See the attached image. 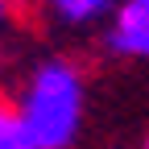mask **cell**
Returning <instances> with one entry per match:
<instances>
[{
  "instance_id": "obj_2",
  "label": "cell",
  "mask_w": 149,
  "mask_h": 149,
  "mask_svg": "<svg viewBox=\"0 0 149 149\" xmlns=\"http://www.w3.org/2000/svg\"><path fill=\"white\" fill-rule=\"evenodd\" d=\"M104 46L120 58H145L149 62V0H120L116 17L104 33Z\"/></svg>"
},
{
  "instance_id": "obj_1",
  "label": "cell",
  "mask_w": 149,
  "mask_h": 149,
  "mask_svg": "<svg viewBox=\"0 0 149 149\" xmlns=\"http://www.w3.org/2000/svg\"><path fill=\"white\" fill-rule=\"evenodd\" d=\"M17 112L37 149H70L83 128V70L70 58H46L25 79Z\"/></svg>"
},
{
  "instance_id": "obj_7",
  "label": "cell",
  "mask_w": 149,
  "mask_h": 149,
  "mask_svg": "<svg viewBox=\"0 0 149 149\" xmlns=\"http://www.w3.org/2000/svg\"><path fill=\"white\" fill-rule=\"evenodd\" d=\"M145 149H149V137H145Z\"/></svg>"
},
{
  "instance_id": "obj_3",
  "label": "cell",
  "mask_w": 149,
  "mask_h": 149,
  "mask_svg": "<svg viewBox=\"0 0 149 149\" xmlns=\"http://www.w3.org/2000/svg\"><path fill=\"white\" fill-rule=\"evenodd\" d=\"M46 4L62 25H91V21H104V17H116L112 0H46Z\"/></svg>"
},
{
  "instance_id": "obj_6",
  "label": "cell",
  "mask_w": 149,
  "mask_h": 149,
  "mask_svg": "<svg viewBox=\"0 0 149 149\" xmlns=\"http://www.w3.org/2000/svg\"><path fill=\"white\" fill-rule=\"evenodd\" d=\"M8 8H13L8 0H0V21H4V17H8Z\"/></svg>"
},
{
  "instance_id": "obj_5",
  "label": "cell",
  "mask_w": 149,
  "mask_h": 149,
  "mask_svg": "<svg viewBox=\"0 0 149 149\" xmlns=\"http://www.w3.org/2000/svg\"><path fill=\"white\" fill-rule=\"evenodd\" d=\"M8 4H17V8H33V4H46V0H8Z\"/></svg>"
},
{
  "instance_id": "obj_4",
  "label": "cell",
  "mask_w": 149,
  "mask_h": 149,
  "mask_svg": "<svg viewBox=\"0 0 149 149\" xmlns=\"http://www.w3.org/2000/svg\"><path fill=\"white\" fill-rule=\"evenodd\" d=\"M0 149H37L17 104H4V100H0Z\"/></svg>"
}]
</instances>
